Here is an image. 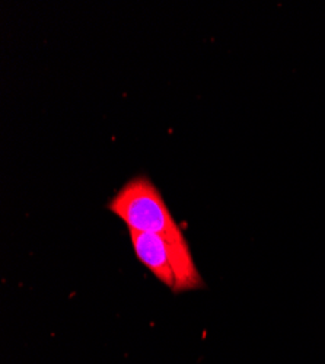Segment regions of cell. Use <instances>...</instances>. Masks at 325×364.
<instances>
[{
	"instance_id": "obj_1",
	"label": "cell",
	"mask_w": 325,
	"mask_h": 364,
	"mask_svg": "<svg viewBox=\"0 0 325 364\" xmlns=\"http://www.w3.org/2000/svg\"><path fill=\"white\" fill-rule=\"evenodd\" d=\"M108 210L129 229L158 235L166 242L175 276L174 293L203 287L184 232L175 223L161 191L149 178L136 176L126 182L108 203Z\"/></svg>"
},
{
	"instance_id": "obj_2",
	"label": "cell",
	"mask_w": 325,
	"mask_h": 364,
	"mask_svg": "<svg viewBox=\"0 0 325 364\" xmlns=\"http://www.w3.org/2000/svg\"><path fill=\"white\" fill-rule=\"evenodd\" d=\"M129 232L134 254L139 258V261L149 269L161 283L174 289L175 276L172 269L171 251L166 242L158 235L137 232L132 229H129Z\"/></svg>"
}]
</instances>
